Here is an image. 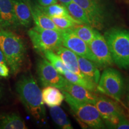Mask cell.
<instances>
[{
    "label": "cell",
    "instance_id": "4316f807",
    "mask_svg": "<svg viewBox=\"0 0 129 129\" xmlns=\"http://www.w3.org/2000/svg\"><path fill=\"white\" fill-rule=\"evenodd\" d=\"M116 128L117 129H129V121L126 117L124 115L120 118L118 124Z\"/></svg>",
    "mask_w": 129,
    "mask_h": 129
},
{
    "label": "cell",
    "instance_id": "484cf974",
    "mask_svg": "<svg viewBox=\"0 0 129 129\" xmlns=\"http://www.w3.org/2000/svg\"><path fill=\"white\" fill-rule=\"evenodd\" d=\"M51 19L54 24L61 29H72L77 25L81 24L72 17H53Z\"/></svg>",
    "mask_w": 129,
    "mask_h": 129
},
{
    "label": "cell",
    "instance_id": "603a6c76",
    "mask_svg": "<svg viewBox=\"0 0 129 129\" xmlns=\"http://www.w3.org/2000/svg\"><path fill=\"white\" fill-rule=\"evenodd\" d=\"M74 33L80 38L82 40L88 44L94 38L96 29L91 26L85 25V24H80L77 25L72 29Z\"/></svg>",
    "mask_w": 129,
    "mask_h": 129
},
{
    "label": "cell",
    "instance_id": "d6986e66",
    "mask_svg": "<svg viewBox=\"0 0 129 129\" xmlns=\"http://www.w3.org/2000/svg\"><path fill=\"white\" fill-rule=\"evenodd\" d=\"M28 128L25 122L17 113H7L0 115V129Z\"/></svg>",
    "mask_w": 129,
    "mask_h": 129
},
{
    "label": "cell",
    "instance_id": "f1b7e54d",
    "mask_svg": "<svg viewBox=\"0 0 129 129\" xmlns=\"http://www.w3.org/2000/svg\"><path fill=\"white\" fill-rule=\"evenodd\" d=\"M38 4L43 7H47L50 5L57 3V0H37Z\"/></svg>",
    "mask_w": 129,
    "mask_h": 129
},
{
    "label": "cell",
    "instance_id": "e575fe53",
    "mask_svg": "<svg viewBox=\"0 0 129 129\" xmlns=\"http://www.w3.org/2000/svg\"><path fill=\"white\" fill-rule=\"evenodd\" d=\"M126 1L127 4H128V7H129V0H126V1Z\"/></svg>",
    "mask_w": 129,
    "mask_h": 129
},
{
    "label": "cell",
    "instance_id": "f546056e",
    "mask_svg": "<svg viewBox=\"0 0 129 129\" xmlns=\"http://www.w3.org/2000/svg\"><path fill=\"white\" fill-rule=\"evenodd\" d=\"M6 63V60L2 50H1V48H0V63Z\"/></svg>",
    "mask_w": 129,
    "mask_h": 129
},
{
    "label": "cell",
    "instance_id": "83f0119b",
    "mask_svg": "<svg viewBox=\"0 0 129 129\" xmlns=\"http://www.w3.org/2000/svg\"><path fill=\"white\" fill-rule=\"evenodd\" d=\"M9 75V68L6 63H0V77H7Z\"/></svg>",
    "mask_w": 129,
    "mask_h": 129
},
{
    "label": "cell",
    "instance_id": "8992f818",
    "mask_svg": "<svg viewBox=\"0 0 129 129\" xmlns=\"http://www.w3.org/2000/svg\"><path fill=\"white\" fill-rule=\"evenodd\" d=\"M61 31L43 29L35 26L28 30V35L35 50L44 53L47 51H54L62 46Z\"/></svg>",
    "mask_w": 129,
    "mask_h": 129
},
{
    "label": "cell",
    "instance_id": "836d02e7",
    "mask_svg": "<svg viewBox=\"0 0 129 129\" xmlns=\"http://www.w3.org/2000/svg\"><path fill=\"white\" fill-rule=\"evenodd\" d=\"M127 101H128V104H129V88H128V94H127Z\"/></svg>",
    "mask_w": 129,
    "mask_h": 129
},
{
    "label": "cell",
    "instance_id": "d590c367",
    "mask_svg": "<svg viewBox=\"0 0 129 129\" xmlns=\"http://www.w3.org/2000/svg\"><path fill=\"white\" fill-rule=\"evenodd\" d=\"M125 1H126V0H125Z\"/></svg>",
    "mask_w": 129,
    "mask_h": 129
},
{
    "label": "cell",
    "instance_id": "44dd1931",
    "mask_svg": "<svg viewBox=\"0 0 129 129\" xmlns=\"http://www.w3.org/2000/svg\"><path fill=\"white\" fill-rule=\"evenodd\" d=\"M63 75L66 78V80H67L71 83L84 87L86 88L87 89L90 90L93 93L96 92L98 91L97 85L95 84L94 83H93L91 81H90L89 79L86 78V77L79 76V75L73 73L68 69Z\"/></svg>",
    "mask_w": 129,
    "mask_h": 129
},
{
    "label": "cell",
    "instance_id": "6da1fadb",
    "mask_svg": "<svg viewBox=\"0 0 129 129\" xmlns=\"http://www.w3.org/2000/svg\"><path fill=\"white\" fill-rule=\"evenodd\" d=\"M16 90L29 114L35 120H44L46 118V109L42 91L31 74H23L20 77L16 84Z\"/></svg>",
    "mask_w": 129,
    "mask_h": 129
},
{
    "label": "cell",
    "instance_id": "277c9868",
    "mask_svg": "<svg viewBox=\"0 0 129 129\" xmlns=\"http://www.w3.org/2000/svg\"><path fill=\"white\" fill-rule=\"evenodd\" d=\"M85 11L90 25L98 30L108 26L113 18L109 0H73Z\"/></svg>",
    "mask_w": 129,
    "mask_h": 129
},
{
    "label": "cell",
    "instance_id": "4fadbf2b",
    "mask_svg": "<svg viewBox=\"0 0 129 129\" xmlns=\"http://www.w3.org/2000/svg\"><path fill=\"white\" fill-rule=\"evenodd\" d=\"M62 91H64L69 93L74 99L79 101L91 104H94L98 98V96L90 90L81 85L71 83L68 80Z\"/></svg>",
    "mask_w": 129,
    "mask_h": 129
},
{
    "label": "cell",
    "instance_id": "9a60e30c",
    "mask_svg": "<svg viewBox=\"0 0 129 129\" xmlns=\"http://www.w3.org/2000/svg\"><path fill=\"white\" fill-rule=\"evenodd\" d=\"M54 52L61 58L68 70L80 77H85L81 72L78 65V56L75 53L63 46L56 48Z\"/></svg>",
    "mask_w": 129,
    "mask_h": 129
},
{
    "label": "cell",
    "instance_id": "3957f363",
    "mask_svg": "<svg viewBox=\"0 0 129 129\" xmlns=\"http://www.w3.org/2000/svg\"><path fill=\"white\" fill-rule=\"evenodd\" d=\"M104 37L112 60L119 68L129 69V30L112 28L105 32Z\"/></svg>",
    "mask_w": 129,
    "mask_h": 129
},
{
    "label": "cell",
    "instance_id": "5bb4252c",
    "mask_svg": "<svg viewBox=\"0 0 129 129\" xmlns=\"http://www.w3.org/2000/svg\"><path fill=\"white\" fill-rule=\"evenodd\" d=\"M15 13L20 26L28 28L33 20L30 0H12Z\"/></svg>",
    "mask_w": 129,
    "mask_h": 129
},
{
    "label": "cell",
    "instance_id": "d4e9b609",
    "mask_svg": "<svg viewBox=\"0 0 129 129\" xmlns=\"http://www.w3.org/2000/svg\"><path fill=\"white\" fill-rule=\"evenodd\" d=\"M44 54L46 59L52 64L54 68L61 75H63V74L67 70V68L61 58L53 51H47L44 53Z\"/></svg>",
    "mask_w": 129,
    "mask_h": 129
},
{
    "label": "cell",
    "instance_id": "7402d4cb",
    "mask_svg": "<svg viewBox=\"0 0 129 129\" xmlns=\"http://www.w3.org/2000/svg\"><path fill=\"white\" fill-rule=\"evenodd\" d=\"M37 5L40 9L50 17H63V16L68 17H72L69 14L67 7L62 4H60L56 3V4L50 5L47 7H43V6H39L38 4Z\"/></svg>",
    "mask_w": 129,
    "mask_h": 129
},
{
    "label": "cell",
    "instance_id": "52a82bcc",
    "mask_svg": "<svg viewBox=\"0 0 129 129\" xmlns=\"http://www.w3.org/2000/svg\"><path fill=\"white\" fill-rule=\"evenodd\" d=\"M125 83L121 74L117 69L106 68L100 77L97 90L121 102V98L124 92Z\"/></svg>",
    "mask_w": 129,
    "mask_h": 129
},
{
    "label": "cell",
    "instance_id": "7c38bea8",
    "mask_svg": "<svg viewBox=\"0 0 129 129\" xmlns=\"http://www.w3.org/2000/svg\"><path fill=\"white\" fill-rule=\"evenodd\" d=\"M12 0H0V30H15L20 26Z\"/></svg>",
    "mask_w": 129,
    "mask_h": 129
},
{
    "label": "cell",
    "instance_id": "30bf717a",
    "mask_svg": "<svg viewBox=\"0 0 129 129\" xmlns=\"http://www.w3.org/2000/svg\"><path fill=\"white\" fill-rule=\"evenodd\" d=\"M61 36L63 46L72 51L77 55L86 58L97 64L96 58L91 53L88 45L79 38L72 29H62Z\"/></svg>",
    "mask_w": 129,
    "mask_h": 129
},
{
    "label": "cell",
    "instance_id": "cb8c5ba5",
    "mask_svg": "<svg viewBox=\"0 0 129 129\" xmlns=\"http://www.w3.org/2000/svg\"><path fill=\"white\" fill-rule=\"evenodd\" d=\"M66 7H67L70 15L74 19H75L81 24H85V25L90 26L87 16L85 13V11L78 4H77L74 1H72L70 4H69Z\"/></svg>",
    "mask_w": 129,
    "mask_h": 129
},
{
    "label": "cell",
    "instance_id": "4dcf8cb0",
    "mask_svg": "<svg viewBox=\"0 0 129 129\" xmlns=\"http://www.w3.org/2000/svg\"><path fill=\"white\" fill-rule=\"evenodd\" d=\"M57 1H59L63 6H67L69 4H70L72 1H73V0H57Z\"/></svg>",
    "mask_w": 129,
    "mask_h": 129
},
{
    "label": "cell",
    "instance_id": "7a4b0ae2",
    "mask_svg": "<svg viewBox=\"0 0 129 129\" xmlns=\"http://www.w3.org/2000/svg\"><path fill=\"white\" fill-rule=\"evenodd\" d=\"M0 48L12 73H18L23 67L26 54L22 38L10 30H0Z\"/></svg>",
    "mask_w": 129,
    "mask_h": 129
},
{
    "label": "cell",
    "instance_id": "ba28073f",
    "mask_svg": "<svg viewBox=\"0 0 129 129\" xmlns=\"http://www.w3.org/2000/svg\"><path fill=\"white\" fill-rule=\"evenodd\" d=\"M94 105L108 128H116L120 118L125 115L119 102L113 99L98 96Z\"/></svg>",
    "mask_w": 129,
    "mask_h": 129
},
{
    "label": "cell",
    "instance_id": "1f68e13d",
    "mask_svg": "<svg viewBox=\"0 0 129 129\" xmlns=\"http://www.w3.org/2000/svg\"><path fill=\"white\" fill-rule=\"evenodd\" d=\"M3 94V89L2 86H1V84H0V99H1V98H2Z\"/></svg>",
    "mask_w": 129,
    "mask_h": 129
},
{
    "label": "cell",
    "instance_id": "5b68a950",
    "mask_svg": "<svg viewBox=\"0 0 129 129\" xmlns=\"http://www.w3.org/2000/svg\"><path fill=\"white\" fill-rule=\"evenodd\" d=\"M62 92L66 102L81 126L94 129L105 128L104 121L94 104L79 101L66 91Z\"/></svg>",
    "mask_w": 129,
    "mask_h": 129
},
{
    "label": "cell",
    "instance_id": "e0dca14e",
    "mask_svg": "<svg viewBox=\"0 0 129 129\" xmlns=\"http://www.w3.org/2000/svg\"><path fill=\"white\" fill-rule=\"evenodd\" d=\"M78 65L81 72L85 77L98 85L101 77V73L98 65L92 61L81 56H78Z\"/></svg>",
    "mask_w": 129,
    "mask_h": 129
},
{
    "label": "cell",
    "instance_id": "2e32d148",
    "mask_svg": "<svg viewBox=\"0 0 129 129\" xmlns=\"http://www.w3.org/2000/svg\"><path fill=\"white\" fill-rule=\"evenodd\" d=\"M31 13L32 19L37 26L47 29H53L61 31L62 29L59 28L53 22L49 16L46 15L37 4H31Z\"/></svg>",
    "mask_w": 129,
    "mask_h": 129
},
{
    "label": "cell",
    "instance_id": "ac0fdd59",
    "mask_svg": "<svg viewBox=\"0 0 129 129\" xmlns=\"http://www.w3.org/2000/svg\"><path fill=\"white\" fill-rule=\"evenodd\" d=\"M41 91L43 102L50 108L60 106L64 100L63 93L55 87H44Z\"/></svg>",
    "mask_w": 129,
    "mask_h": 129
},
{
    "label": "cell",
    "instance_id": "d6a6232c",
    "mask_svg": "<svg viewBox=\"0 0 129 129\" xmlns=\"http://www.w3.org/2000/svg\"><path fill=\"white\" fill-rule=\"evenodd\" d=\"M124 108L126 109V110H127V114H125V115H126L127 119H128L129 121V109L128 108H127L126 106H125L124 105Z\"/></svg>",
    "mask_w": 129,
    "mask_h": 129
},
{
    "label": "cell",
    "instance_id": "ffe728a7",
    "mask_svg": "<svg viewBox=\"0 0 129 129\" xmlns=\"http://www.w3.org/2000/svg\"><path fill=\"white\" fill-rule=\"evenodd\" d=\"M50 114L53 121L59 128L62 129H73L70 120L64 111L59 106L50 108Z\"/></svg>",
    "mask_w": 129,
    "mask_h": 129
},
{
    "label": "cell",
    "instance_id": "9c48e42d",
    "mask_svg": "<svg viewBox=\"0 0 129 129\" xmlns=\"http://www.w3.org/2000/svg\"><path fill=\"white\" fill-rule=\"evenodd\" d=\"M37 73L43 87H55L62 90L67 82L66 78L44 58L38 59L37 63Z\"/></svg>",
    "mask_w": 129,
    "mask_h": 129
},
{
    "label": "cell",
    "instance_id": "8fae6325",
    "mask_svg": "<svg viewBox=\"0 0 129 129\" xmlns=\"http://www.w3.org/2000/svg\"><path fill=\"white\" fill-rule=\"evenodd\" d=\"M88 45L96 58L98 67L106 68L112 65L114 62L108 46L104 35H102L99 30L96 29L94 38Z\"/></svg>",
    "mask_w": 129,
    "mask_h": 129
}]
</instances>
